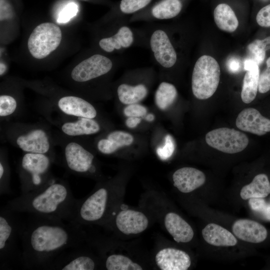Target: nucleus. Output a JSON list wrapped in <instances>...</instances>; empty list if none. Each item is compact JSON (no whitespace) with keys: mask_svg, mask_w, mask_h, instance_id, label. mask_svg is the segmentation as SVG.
I'll return each mask as SVG.
<instances>
[{"mask_svg":"<svg viewBox=\"0 0 270 270\" xmlns=\"http://www.w3.org/2000/svg\"><path fill=\"white\" fill-rule=\"evenodd\" d=\"M30 214L22 222L19 232L20 261L24 268L46 270L60 253L86 240L81 225Z\"/></svg>","mask_w":270,"mask_h":270,"instance_id":"f257e3e1","label":"nucleus"},{"mask_svg":"<svg viewBox=\"0 0 270 270\" xmlns=\"http://www.w3.org/2000/svg\"><path fill=\"white\" fill-rule=\"evenodd\" d=\"M76 200L66 184L51 178L39 189L22 194L10 200L5 206L18 213L71 222Z\"/></svg>","mask_w":270,"mask_h":270,"instance_id":"f03ea898","label":"nucleus"},{"mask_svg":"<svg viewBox=\"0 0 270 270\" xmlns=\"http://www.w3.org/2000/svg\"><path fill=\"white\" fill-rule=\"evenodd\" d=\"M220 67L212 56L203 55L196 61L192 77L193 94L203 100L211 97L216 92L220 80Z\"/></svg>","mask_w":270,"mask_h":270,"instance_id":"7ed1b4c3","label":"nucleus"},{"mask_svg":"<svg viewBox=\"0 0 270 270\" xmlns=\"http://www.w3.org/2000/svg\"><path fill=\"white\" fill-rule=\"evenodd\" d=\"M18 213L6 206L0 212V268L8 269L16 260V242L22 221Z\"/></svg>","mask_w":270,"mask_h":270,"instance_id":"20e7f679","label":"nucleus"},{"mask_svg":"<svg viewBox=\"0 0 270 270\" xmlns=\"http://www.w3.org/2000/svg\"><path fill=\"white\" fill-rule=\"evenodd\" d=\"M110 194L100 187L82 199H77L71 222L83 225L98 222L106 213Z\"/></svg>","mask_w":270,"mask_h":270,"instance_id":"39448f33","label":"nucleus"},{"mask_svg":"<svg viewBox=\"0 0 270 270\" xmlns=\"http://www.w3.org/2000/svg\"><path fill=\"white\" fill-rule=\"evenodd\" d=\"M50 164V158L43 154L28 152L24 156L20 164L22 194L39 189L51 179L47 178Z\"/></svg>","mask_w":270,"mask_h":270,"instance_id":"423d86ee","label":"nucleus"},{"mask_svg":"<svg viewBox=\"0 0 270 270\" xmlns=\"http://www.w3.org/2000/svg\"><path fill=\"white\" fill-rule=\"evenodd\" d=\"M62 38V31L58 25L52 22L42 23L29 36L28 51L35 58H44L58 47Z\"/></svg>","mask_w":270,"mask_h":270,"instance_id":"0eeeda50","label":"nucleus"},{"mask_svg":"<svg viewBox=\"0 0 270 270\" xmlns=\"http://www.w3.org/2000/svg\"><path fill=\"white\" fill-rule=\"evenodd\" d=\"M148 44L156 63L164 68H170L178 60V54L170 35L164 26L156 27L151 32Z\"/></svg>","mask_w":270,"mask_h":270,"instance_id":"6e6552de","label":"nucleus"},{"mask_svg":"<svg viewBox=\"0 0 270 270\" xmlns=\"http://www.w3.org/2000/svg\"><path fill=\"white\" fill-rule=\"evenodd\" d=\"M206 141L210 146L230 154L242 151L248 144V138L246 134L228 128H220L209 132L206 136Z\"/></svg>","mask_w":270,"mask_h":270,"instance_id":"1a4fd4ad","label":"nucleus"},{"mask_svg":"<svg viewBox=\"0 0 270 270\" xmlns=\"http://www.w3.org/2000/svg\"><path fill=\"white\" fill-rule=\"evenodd\" d=\"M96 266V259L88 254L81 244L60 253L46 270H93Z\"/></svg>","mask_w":270,"mask_h":270,"instance_id":"9d476101","label":"nucleus"},{"mask_svg":"<svg viewBox=\"0 0 270 270\" xmlns=\"http://www.w3.org/2000/svg\"><path fill=\"white\" fill-rule=\"evenodd\" d=\"M113 67V62L108 57L94 54L76 65L71 72V77L78 82H86L104 75Z\"/></svg>","mask_w":270,"mask_h":270,"instance_id":"9b49d317","label":"nucleus"},{"mask_svg":"<svg viewBox=\"0 0 270 270\" xmlns=\"http://www.w3.org/2000/svg\"><path fill=\"white\" fill-rule=\"evenodd\" d=\"M183 6L182 0H156L146 8L132 16L130 20L172 19L180 13Z\"/></svg>","mask_w":270,"mask_h":270,"instance_id":"f8f14e48","label":"nucleus"},{"mask_svg":"<svg viewBox=\"0 0 270 270\" xmlns=\"http://www.w3.org/2000/svg\"><path fill=\"white\" fill-rule=\"evenodd\" d=\"M64 157L68 168L74 172L94 174L96 171L93 164L94 155L76 142H70L66 146Z\"/></svg>","mask_w":270,"mask_h":270,"instance_id":"ddd939ff","label":"nucleus"},{"mask_svg":"<svg viewBox=\"0 0 270 270\" xmlns=\"http://www.w3.org/2000/svg\"><path fill=\"white\" fill-rule=\"evenodd\" d=\"M138 36L136 30L122 24L113 34L101 38L98 42V46L106 52L122 50L134 45L138 40Z\"/></svg>","mask_w":270,"mask_h":270,"instance_id":"4468645a","label":"nucleus"},{"mask_svg":"<svg viewBox=\"0 0 270 270\" xmlns=\"http://www.w3.org/2000/svg\"><path fill=\"white\" fill-rule=\"evenodd\" d=\"M236 124L240 130L258 136H262L270 132V120L252 108L243 110L238 114Z\"/></svg>","mask_w":270,"mask_h":270,"instance_id":"2eb2a0df","label":"nucleus"},{"mask_svg":"<svg viewBox=\"0 0 270 270\" xmlns=\"http://www.w3.org/2000/svg\"><path fill=\"white\" fill-rule=\"evenodd\" d=\"M155 260L162 270H186L191 264L190 258L186 252L171 248L158 251Z\"/></svg>","mask_w":270,"mask_h":270,"instance_id":"dca6fc26","label":"nucleus"},{"mask_svg":"<svg viewBox=\"0 0 270 270\" xmlns=\"http://www.w3.org/2000/svg\"><path fill=\"white\" fill-rule=\"evenodd\" d=\"M117 228L126 234H138L148 227V220L142 212L126 210L120 212L115 218Z\"/></svg>","mask_w":270,"mask_h":270,"instance_id":"f3484780","label":"nucleus"},{"mask_svg":"<svg viewBox=\"0 0 270 270\" xmlns=\"http://www.w3.org/2000/svg\"><path fill=\"white\" fill-rule=\"evenodd\" d=\"M234 234L238 238L250 243H260L264 241L268 232L260 224L248 219L236 220L232 226Z\"/></svg>","mask_w":270,"mask_h":270,"instance_id":"a211bd4d","label":"nucleus"},{"mask_svg":"<svg viewBox=\"0 0 270 270\" xmlns=\"http://www.w3.org/2000/svg\"><path fill=\"white\" fill-rule=\"evenodd\" d=\"M174 185L180 192L188 193L202 186L206 180L204 173L196 168L184 167L172 175Z\"/></svg>","mask_w":270,"mask_h":270,"instance_id":"6ab92c4d","label":"nucleus"},{"mask_svg":"<svg viewBox=\"0 0 270 270\" xmlns=\"http://www.w3.org/2000/svg\"><path fill=\"white\" fill-rule=\"evenodd\" d=\"M244 68L246 72L243 80L241 98L244 103L249 104L254 100L257 94L260 69L259 66L252 58L244 61Z\"/></svg>","mask_w":270,"mask_h":270,"instance_id":"aec40b11","label":"nucleus"},{"mask_svg":"<svg viewBox=\"0 0 270 270\" xmlns=\"http://www.w3.org/2000/svg\"><path fill=\"white\" fill-rule=\"evenodd\" d=\"M58 106L68 115L89 118H94L96 116V109L90 103L77 96H64L58 100Z\"/></svg>","mask_w":270,"mask_h":270,"instance_id":"412c9836","label":"nucleus"},{"mask_svg":"<svg viewBox=\"0 0 270 270\" xmlns=\"http://www.w3.org/2000/svg\"><path fill=\"white\" fill-rule=\"evenodd\" d=\"M16 143L22 150L27 152L44 154L50 149L48 136L45 132L40 129L32 130L18 136Z\"/></svg>","mask_w":270,"mask_h":270,"instance_id":"4be33fe9","label":"nucleus"},{"mask_svg":"<svg viewBox=\"0 0 270 270\" xmlns=\"http://www.w3.org/2000/svg\"><path fill=\"white\" fill-rule=\"evenodd\" d=\"M165 227L177 242L186 243L193 238L194 232L190 226L178 214H167L164 220Z\"/></svg>","mask_w":270,"mask_h":270,"instance_id":"5701e85b","label":"nucleus"},{"mask_svg":"<svg viewBox=\"0 0 270 270\" xmlns=\"http://www.w3.org/2000/svg\"><path fill=\"white\" fill-rule=\"evenodd\" d=\"M202 232L204 240L212 246H235L238 242L231 232L216 224H208Z\"/></svg>","mask_w":270,"mask_h":270,"instance_id":"b1692460","label":"nucleus"},{"mask_svg":"<svg viewBox=\"0 0 270 270\" xmlns=\"http://www.w3.org/2000/svg\"><path fill=\"white\" fill-rule=\"evenodd\" d=\"M270 194V182L264 174L256 176L252 182L240 190V196L244 200L252 198H264Z\"/></svg>","mask_w":270,"mask_h":270,"instance_id":"393cba45","label":"nucleus"},{"mask_svg":"<svg viewBox=\"0 0 270 270\" xmlns=\"http://www.w3.org/2000/svg\"><path fill=\"white\" fill-rule=\"evenodd\" d=\"M214 20L218 27L224 32H232L238 26L237 17L230 6L226 4H220L214 12Z\"/></svg>","mask_w":270,"mask_h":270,"instance_id":"a878e982","label":"nucleus"},{"mask_svg":"<svg viewBox=\"0 0 270 270\" xmlns=\"http://www.w3.org/2000/svg\"><path fill=\"white\" fill-rule=\"evenodd\" d=\"M134 141L130 134L122 131H114L110 134L107 139H102L98 144V150L104 154H111L118 148L129 146Z\"/></svg>","mask_w":270,"mask_h":270,"instance_id":"bb28decb","label":"nucleus"},{"mask_svg":"<svg viewBox=\"0 0 270 270\" xmlns=\"http://www.w3.org/2000/svg\"><path fill=\"white\" fill-rule=\"evenodd\" d=\"M62 130L67 135L78 136L96 134L99 132L100 127L98 123L92 118L79 117L75 122L64 124Z\"/></svg>","mask_w":270,"mask_h":270,"instance_id":"cd10ccee","label":"nucleus"},{"mask_svg":"<svg viewBox=\"0 0 270 270\" xmlns=\"http://www.w3.org/2000/svg\"><path fill=\"white\" fill-rule=\"evenodd\" d=\"M148 92V88L143 84L132 85L124 83L117 89L119 100L125 104H136L141 101L146 97Z\"/></svg>","mask_w":270,"mask_h":270,"instance_id":"c85d7f7f","label":"nucleus"},{"mask_svg":"<svg viewBox=\"0 0 270 270\" xmlns=\"http://www.w3.org/2000/svg\"><path fill=\"white\" fill-rule=\"evenodd\" d=\"M156 0H120L114 6V14L120 18L134 15L148 6Z\"/></svg>","mask_w":270,"mask_h":270,"instance_id":"c756f323","label":"nucleus"},{"mask_svg":"<svg viewBox=\"0 0 270 270\" xmlns=\"http://www.w3.org/2000/svg\"><path fill=\"white\" fill-rule=\"evenodd\" d=\"M177 96L178 92L174 86L163 82L160 84L156 92L155 102L159 108L164 110L174 103Z\"/></svg>","mask_w":270,"mask_h":270,"instance_id":"7c9ffc66","label":"nucleus"},{"mask_svg":"<svg viewBox=\"0 0 270 270\" xmlns=\"http://www.w3.org/2000/svg\"><path fill=\"white\" fill-rule=\"evenodd\" d=\"M105 268L108 270H142V267L128 257L122 254H112L105 259Z\"/></svg>","mask_w":270,"mask_h":270,"instance_id":"2f4dec72","label":"nucleus"},{"mask_svg":"<svg viewBox=\"0 0 270 270\" xmlns=\"http://www.w3.org/2000/svg\"><path fill=\"white\" fill-rule=\"evenodd\" d=\"M270 49V36L263 40H256L248 46V50L252 56V60L260 66L264 62L266 52Z\"/></svg>","mask_w":270,"mask_h":270,"instance_id":"473e14b6","label":"nucleus"},{"mask_svg":"<svg viewBox=\"0 0 270 270\" xmlns=\"http://www.w3.org/2000/svg\"><path fill=\"white\" fill-rule=\"evenodd\" d=\"M252 210L259 214L264 218L270 220V204L264 198H252L248 200Z\"/></svg>","mask_w":270,"mask_h":270,"instance_id":"72a5a7b5","label":"nucleus"},{"mask_svg":"<svg viewBox=\"0 0 270 270\" xmlns=\"http://www.w3.org/2000/svg\"><path fill=\"white\" fill-rule=\"evenodd\" d=\"M79 6L74 2H68L58 13L57 22L60 24L68 22L78 14Z\"/></svg>","mask_w":270,"mask_h":270,"instance_id":"f704fd0d","label":"nucleus"},{"mask_svg":"<svg viewBox=\"0 0 270 270\" xmlns=\"http://www.w3.org/2000/svg\"><path fill=\"white\" fill-rule=\"evenodd\" d=\"M16 102L12 96L2 95L0 96V116H6L12 114L16 108Z\"/></svg>","mask_w":270,"mask_h":270,"instance_id":"c9c22d12","label":"nucleus"},{"mask_svg":"<svg viewBox=\"0 0 270 270\" xmlns=\"http://www.w3.org/2000/svg\"><path fill=\"white\" fill-rule=\"evenodd\" d=\"M174 150V140L171 136L168 134L165 136L164 144L157 148L156 153L160 159L166 160L172 156Z\"/></svg>","mask_w":270,"mask_h":270,"instance_id":"e433bc0d","label":"nucleus"},{"mask_svg":"<svg viewBox=\"0 0 270 270\" xmlns=\"http://www.w3.org/2000/svg\"><path fill=\"white\" fill-rule=\"evenodd\" d=\"M266 63V68L259 76L258 90L261 94L270 90V57Z\"/></svg>","mask_w":270,"mask_h":270,"instance_id":"4c0bfd02","label":"nucleus"},{"mask_svg":"<svg viewBox=\"0 0 270 270\" xmlns=\"http://www.w3.org/2000/svg\"><path fill=\"white\" fill-rule=\"evenodd\" d=\"M147 112L146 108L143 106L133 104H128L124 110V113L128 117H140L144 116Z\"/></svg>","mask_w":270,"mask_h":270,"instance_id":"58836bf2","label":"nucleus"},{"mask_svg":"<svg viewBox=\"0 0 270 270\" xmlns=\"http://www.w3.org/2000/svg\"><path fill=\"white\" fill-rule=\"evenodd\" d=\"M256 20L262 27H270V4L262 8L258 12Z\"/></svg>","mask_w":270,"mask_h":270,"instance_id":"ea45409f","label":"nucleus"},{"mask_svg":"<svg viewBox=\"0 0 270 270\" xmlns=\"http://www.w3.org/2000/svg\"><path fill=\"white\" fill-rule=\"evenodd\" d=\"M14 16V10L10 3L6 0H0V21L11 19Z\"/></svg>","mask_w":270,"mask_h":270,"instance_id":"a19ab883","label":"nucleus"},{"mask_svg":"<svg viewBox=\"0 0 270 270\" xmlns=\"http://www.w3.org/2000/svg\"><path fill=\"white\" fill-rule=\"evenodd\" d=\"M228 70L232 72H238L240 68V61L236 58H230L227 64Z\"/></svg>","mask_w":270,"mask_h":270,"instance_id":"79ce46f5","label":"nucleus"},{"mask_svg":"<svg viewBox=\"0 0 270 270\" xmlns=\"http://www.w3.org/2000/svg\"><path fill=\"white\" fill-rule=\"evenodd\" d=\"M141 122V119L138 117H128L126 120V125L130 128L136 127Z\"/></svg>","mask_w":270,"mask_h":270,"instance_id":"37998d69","label":"nucleus"},{"mask_svg":"<svg viewBox=\"0 0 270 270\" xmlns=\"http://www.w3.org/2000/svg\"><path fill=\"white\" fill-rule=\"evenodd\" d=\"M6 64L1 62L0 64V75L2 76L6 70Z\"/></svg>","mask_w":270,"mask_h":270,"instance_id":"c03bdc74","label":"nucleus"},{"mask_svg":"<svg viewBox=\"0 0 270 270\" xmlns=\"http://www.w3.org/2000/svg\"><path fill=\"white\" fill-rule=\"evenodd\" d=\"M146 120L148 122H152L154 119V116L152 114H148L146 117Z\"/></svg>","mask_w":270,"mask_h":270,"instance_id":"a18cd8bd","label":"nucleus"},{"mask_svg":"<svg viewBox=\"0 0 270 270\" xmlns=\"http://www.w3.org/2000/svg\"><path fill=\"white\" fill-rule=\"evenodd\" d=\"M83 0V1H86H86H90V0ZM97 0L98 2L99 1V0H100V1H102H102L103 2V0H104V1L106 2V0Z\"/></svg>","mask_w":270,"mask_h":270,"instance_id":"49530a36","label":"nucleus"}]
</instances>
